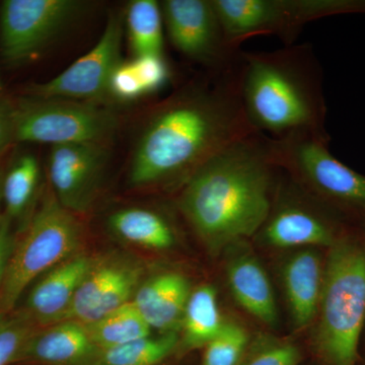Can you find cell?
<instances>
[{"label": "cell", "instance_id": "ffe728a7", "mask_svg": "<svg viewBox=\"0 0 365 365\" xmlns=\"http://www.w3.org/2000/svg\"><path fill=\"white\" fill-rule=\"evenodd\" d=\"M170 78L165 56H133L121 61L113 71L108 95L120 102H134L162 90Z\"/></svg>", "mask_w": 365, "mask_h": 365}, {"label": "cell", "instance_id": "83f0119b", "mask_svg": "<svg viewBox=\"0 0 365 365\" xmlns=\"http://www.w3.org/2000/svg\"><path fill=\"white\" fill-rule=\"evenodd\" d=\"M38 329L21 314L0 318V365L18 361L21 350Z\"/></svg>", "mask_w": 365, "mask_h": 365}, {"label": "cell", "instance_id": "3957f363", "mask_svg": "<svg viewBox=\"0 0 365 365\" xmlns=\"http://www.w3.org/2000/svg\"><path fill=\"white\" fill-rule=\"evenodd\" d=\"M242 98L254 130L270 138H329L323 72L311 45L242 52Z\"/></svg>", "mask_w": 365, "mask_h": 365}, {"label": "cell", "instance_id": "4316f807", "mask_svg": "<svg viewBox=\"0 0 365 365\" xmlns=\"http://www.w3.org/2000/svg\"><path fill=\"white\" fill-rule=\"evenodd\" d=\"M248 342L244 328L225 323L218 335L204 346L202 365H239Z\"/></svg>", "mask_w": 365, "mask_h": 365}, {"label": "cell", "instance_id": "4fadbf2b", "mask_svg": "<svg viewBox=\"0 0 365 365\" xmlns=\"http://www.w3.org/2000/svg\"><path fill=\"white\" fill-rule=\"evenodd\" d=\"M104 143L52 146L49 177L53 194L64 208L83 213L93 205L109 160Z\"/></svg>", "mask_w": 365, "mask_h": 365}, {"label": "cell", "instance_id": "d4e9b609", "mask_svg": "<svg viewBox=\"0 0 365 365\" xmlns=\"http://www.w3.org/2000/svg\"><path fill=\"white\" fill-rule=\"evenodd\" d=\"M86 327L91 340L100 350L127 344L151 335L150 327L131 302Z\"/></svg>", "mask_w": 365, "mask_h": 365}, {"label": "cell", "instance_id": "f1b7e54d", "mask_svg": "<svg viewBox=\"0 0 365 365\" xmlns=\"http://www.w3.org/2000/svg\"><path fill=\"white\" fill-rule=\"evenodd\" d=\"M300 352L294 345L276 344L254 355L244 365H299Z\"/></svg>", "mask_w": 365, "mask_h": 365}, {"label": "cell", "instance_id": "f546056e", "mask_svg": "<svg viewBox=\"0 0 365 365\" xmlns=\"http://www.w3.org/2000/svg\"><path fill=\"white\" fill-rule=\"evenodd\" d=\"M11 223L13 222L6 215L2 216L1 222H0V288L4 282L9 259L16 242Z\"/></svg>", "mask_w": 365, "mask_h": 365}, {"label": "cell", "instance_id": "ac0fdd59", "mask_svg": "<svg viewBox=\"0 0 365 365\" xmlns=\"http://www.w3.org/2000/svg\"><path fill=\"white\" fill-rule=\"evenodd\" d=\"M283 276L294 323L304 328L319 311L324 278L319 254L309 250L294 254L287 261Z\"/></svg>", "mask_w": 365, "mask_h": 365}, {"label": "cell", "instance_id": "8fae6325", "mask_svg": "<svg viewBox=\"0 0 365 365\" xmlns=\"http://www.w3.org/2000/svg\"><path fill=\"white\" fill-rule=\"evenodd\" d=\"M124 18L111 14L97 44L66 71L46 83L31 86L34 98L91 102L108 95L110 78L122 61Z\"/></svg>", "mask_w": 365, "mask_h": 365}, {"label": "cell", "instance_id": "30bf717a", "mask_svg": "<svg viewBox=\"0 0 365 365\" xmlns=\"http://www.w3.org/2000/svg\"><path fill=\"white\" fill-rule=\"evenodd\" d=\"M160 6L170 43L186 58L208 71L241 61L242 50L230 44L212 0H165Z\"/></svg>", "mask_w": 365, "mask_h": 365}, {"label": "cell", "instance_id": "603a6c76", "mask_svg": "<svg viewBox=\"0 0 365 365\" xmlns=\"http://www.w3.org/2000/svg\"><path fill=\"white\" fill-rule=\"evenodd\" d=\"M133 56H163L162 6L155 0H134L125 16Z\"/></svg>", "mask_w": 365, "mask_h": 365}, {"label": "cell", "instance_id": "d6a6232c", "mask_svg": "<svg viewBox=\"0 0 365 365\" xmlns=\"http://www.w3.org/2000/svg\"><path fill=\"white\" fill-rule=\"evenodd\" d=\"M4 93V83H2L1 76H0V96Z\"/></svg>", "mask_w": 365, "mask_h": 365}, {"label": "cell", "instance_id": "5bb4252c", "mask_svg": "<svg viewBox=\"0 0 365 365\" xmlns=\"http://www.w3.org/2000/svg\"><path fill=\"white\" fill-rule=\"evenodd\" d=\"M93 261L79 252L43 274L33 283L21 314L37 327L63 321Z\"/></svg>", "mask_w": 365, "mask_h": 365}, {"label": "cell", "instance_id": "7c38bea8", "mask_svg": "<svg viewBox=\"0 0 365 365\" xmlns=\"http://www.w3.org/2000/svg\"><path fill=\"white\" fill-rule=\"evenodd\" d=\"M143 276V266L130 257L111 254L95 258L63 321L88 325L123 307L133 299Z\"/></svg>", "mask_w": 365, "mask_h": 365}, {"label": "cell", "instance_id": "d6986e66", "mask_svg": "<svg viewBox=\"0 0 365 365\" xmlns=\"http://www.w3.org/2000/svg\"><path fill=\"white\" fill-rule=\"evenodd\" d=\"M228 284L237 302L266 325L278 322L273 288L260 263L251 256H240L227 269Z\"/></svg>", "mask_w": 365, "mask_h": 365}, {"label": "cell", "instance_id": "9a60e30c", "mask_svg": "<svg viewBox=\"0 0 365 365\" xmlns=\"http://www.w3.org/2000/svg\"><path fill=\"white\" fill-rule=\"evenodd\" d=\"M261 228L264 241L276 248L332 247L335 232L329 220L311 204L295 196L281 194Z\"/></svg>", "mask_w": 365, "mask_h": 365}, {"label": "cell", "instance_id": "1f68e13d", "mask_svg": "<svg viewBox=\"0 0 365 365\" xmlns=\"http://www.w3.org/2000/svg\"><path fill=\"white\" fill-rule=\"evenodd\" d=\"M4 170L0 168V207H1V204L4 203V201H2V182H4ZM2 216L0 215V222H1Z\"/></svg>", "mask_w": 365, "mask_h": 365}, {"label": "cell", "instance_id": "5b68a950", "mask_svg": "<svg viewBox=\"0 0 365 365\" xmlns=\"http://www.w3.org/2000/svg\"><path fill=\"white\" fill-rule=\"evenodd\" d=\"M81 242L83 228L76 213L47 194L9 259L0 288V318L13 311L43 274L79 253Z\"/></svg>", "mask_w": 365, "mask_h": 365}, {"label": "cell", "instance_id": "9c48e42d", "mask_svg": "<svg viewBox=\"0 0 365 365\" xmlns=\"http://www.w3.org/2000/svg\"><path fill=\"white\" fill-rule=\"evenodd\" d=\"M76 0H6L0 7V51L6 63L21 66L39 56L83 14Z\"/></svg>", "mask_w": 365, "mask_h": 365}, {"label": "cell", "instance_id": "8992f818", "mask_svg": "<svg viewBox=\"0 0 365 365\" xmlns=\"http://www.w3.org/2000/svg\"><path fill=\"white\" fill-rule=\"evenodd\" d=\"M228 41L241 48L258 36H276L294 45L311 21L348 13H364L360 0H212Z\"/></svg>", "mask_w": 365, "mask_h": 365}, {"label": "cell", "instance_id": "2e32d148", "mask_svg": "<svg viewBox=\"0 0 365 365\" xmlns=\"http://www.w3.org/2000/svg\"><path fill=\"white\" fill-rule=\"evenodd\" d=\"M100 349L86 325L63 321L38 329L21 350L18 361L42 365H91Z\"/></svg>", "mask_w": 365, "mask_h": 365}, {"label": "cell", "instance_id": "6da1fadb", "mask_svg": "<svg viewBox=\"0 0 365 365\" xmlns=\"http://www.w3.org/2000/svg\"><path fill=\"white\" fill-rule=\"evenodd\" d=\"M242 56L232 68L206 71L151 113L132 158V185L182 187L216 153L257 132L242 105Z\"/></svg>", "mask_w": 365, "mask_h": 365}, {"label": "cell", "instance_id": "cb8c5ba5", "mask_svg": "<svg viewBox=\"0 0 365 365\" xmlns=\"http://www.w3.org/2000/svg\"><path fill=\"white\" fill-rule=\"evenodd\" d=\"M41 168L33 155H23L14 160L2 182V201L11 222L21 220L32 205L40 184Z\"/></svg>", "mask_w": 365, "mask_h": 365}, {"label": "cell", "instance_id": "277c9868", "mask_svg": "<svg viewBox=\"0 0 365 365\" xmlns=\"http://www.w3.org/2000/svg\"><path fill=\"white\" fill-rule=\"evenodd\" d=\"M319 309V354L330 365H355L365 321V254L349 240L331 247Z\"/></svg>", "mask_w": 365, "mask_h": 365}, {"label": "cell", "instance_id": "7a4b0ae2", "mask_svg": "<svg viewBox=\"0 0 365 365\" xmlns=\"http://www.w3.org/2000/svg\"><path fill=\"white\" fill-rule=\"evenodd\" d=\"M281 169L272 138L253 132L216 153L181 187L177 205L211 253L265 225Z\"/></svg>", "mask_w": 365, "mask_h": 365}, {"label": "cell", "instance_id": "e0dca14e", "mask_svg": "<svg viewBox=\"0 0 365 365\" xmlns=\"http://www.w3.org/2000/svg\"><path fill=\"white\" fill-rule=\"evenodd\" d=\"M191 292L184 275L165 272L141 282L131 302L151 329L163 334L177 332Z\"/></svg>", "mask_w": 365, "mask_h": 365}, {"label": "cell", "instance_id": "7402d4cb", "mask_svg": "<svg viewBox=\"0 0 365 365\" xmlns=\"http://www.w3.org/2000/svg\"><path fill=\"white\" fill-rule=\"evenodd\" d=\"M225 322L217 304L215 288L201 285L190 294L182 327L187 347H202L222 331Z\"/></svg>", "mask_w": 365, "mask_h": 365}, {"label": "cell", "instance_id": "ba28073f", "mask_svg": "<svg viewBox=\"0 0 365 365\" xmlns=\"http://www.w3.org/2000/svg\"><path fill=\"white\" fill-rule=\"evenodd\" d=\"M272 141L276 163L297 184L329 202L365 211V176L334 157L329 138L306 135Z\"/></svg>", "mask_w": 365, "mask_h": 365}, {"label": "cell", "instance_id": "484cf974", "mask_svg": "<svg viewBox=\"0 0 365 365\" xmlns=\"http://www.w3.org/2000/svg\"><path fill=\"white\" fill-rule=\"evenodd\" d=\"M179 342L177 332L160 337H145L98 352L91 365H158L174 352Z\"/></svg>", "mask_w": 365, "mask_h": 365}, {"label": "cell", "instance_id": "44dd1931", "mask_svg": "<svg viewBox=\"0 0 365 365\" xmlns=\"http://www.w3.org/2000/svg\"><path fill=\"white\" fill-rule=\"evenodd\" d=\"M112 232L120 239L135 246L151 250H168L176 242L169 220L153 209H120L109 218Z\"/></svg>", "mask_w": 365, "mask_h": 365}, {"label": "cell", "instance_id": "52a82bcc", "mask_svg": "<svg viewBox=\"0 0 365 365\" xmlns=\"http://www.w3.org/2000/svg\"><path fill=\"white\" fill-rule=\"evenodd\" d=\"M14 141L50 144L104 143L116 128L112 111L91 102L34 98L14 109Z\"/></svg>", "mask_w": 365, "mask_h": 365}, {"label": "cell", "instance_id": "4dcf8cb0", "mask_svg": "<svg viewBox=\"0 0 365 365\" xmlns=\"http://www.w3.org/2000/svg\"><path fill=\"white\" fill-rule=\"evenodd\" d=\"M14 141V109L0 105V153Z\"/></svg>", "mask_w": 365, "mask_h": 365}]
</instances>
